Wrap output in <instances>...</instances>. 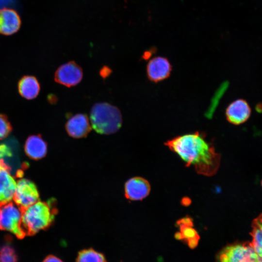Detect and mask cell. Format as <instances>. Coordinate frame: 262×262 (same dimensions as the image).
<instances>
[{
  "mask_svg": "<svg viewBox=\"0 0 262 262\" xmlns=\"http://www.w3.org/2000/svg\"><path fill=\"white\" fill-rule=\"evenodd\" d=\"M164 145L177 154L186 166H193L199 174L206 176L215 175L219 167L221 156L198 131L176 136Z\"/></svg>",
  "mask_w": 262,
  "mask_h": 262,
  "instance_id": "cell-1",
  "label": "cell"
},
{
  "mask_svg": "<svg viewBox=\"0 0 262 262\" xmlns=\"http://www.w3.org/2000/svg\"><path fill=\"white\" fill-rule=\"evenodd\" d=\"M90 119L93 129L101 134H113L120 129L122 124L119 109L107 102L95 103L90 110Z\"/></svg>",
  "mask_w": 262,
  "mask_h": 262,
  "instance_id": "cell-2",
  "label": "cell"
},
{
  "mask_svg": "<svg viewBox=\"0 0 262 262\" xmlns=\"http://www.w3.org/2000/svg\"><path fill=\"white\" fill-rule=\"evenodd\" d=\"M55 214V210L48 203L37 201L22 211V231L25 235H31L48 228L53 222Z\"/></svg>",
  "mask_w": 262,
  "mask_h": 262,
  "instance_id": "cell-3",
  "label": "cell"
},
{
  "mask_svg": "<svg viewBox=\"0 0 262 262\" xmlns=\"http://www.w3.org/2000/svg\"><path fill=\"white\" fill-rule=\"evenodd\" d=\"M22 211L16 203L11 202L0 205V229L7 230L19 238L25 235L21 229Z\"/></svg>",
  "mask_w": 262,
  "mask_h": 262,
  "instance_id": "cell-4",
  "label": "cell"
},
{
  "mask_svg": "<svg viewBox=\"0 0 262 262\" xmlns=\"http://www.w3.org/2000/svg\"><path fill=\"white\" fill-rule=\"evenodd\" d=\"M258 255L250 242L229 246L220 253V262H256Z\"/></svg>",
  "mask_w": 262,
  "mask_h": 262,
  "instance_id": "cell-5",
  "label": "cell"
},
{
  "mask_svg": "<svg viewBox=\"0 0 262 262\" xmlns=\"http://www.w3.org/2000/svg\"><path fill=\"white\" fill-rule=\"evenodd\" d=\"M39 194L35 184L26 179L16 182L13 200L22 209H25L39 201Z\"/></svg>",
  "mask_w": 262,
  "mask_h": 262,
  "instance_id": "cell-6",
  "label": "cell"
},
{
  "mask_svg": "<svg viewBox=\"0 0 262 262\" xmlns=\"http://www.w3.org/2000/svg\"><path fill=\"white\" fill-rule=\"evenodd\" d=\"M83 77L82 67L74 61H70L60 66L55 72L54 81L67 87L77 85Z\"/></svg>",
  "mask_w": 262,
  "mask_h": 262,
  "instance_id": "cell-7",
  "label": "cell"
},
{
  "mask_svg": "<svg viewBox=\"0 0 262 262\" xmlns=\"http://www.w3.org/2000/svg\"><path fill=\"white\" fill-rule=\"evenodd\" d=\"M172 70V66L167 58L156 56L148 62L146 67L147 76L150 81L157 83L168 78Z\"/></svg>",
  "mask_w": 262,
  "mask_h": 262,
  "instance_id": "cell-8",
  "label": "cell"
},
{
  "mask_svg": "<svg viewBox=\"0 0 262 262\" xmlns=\"http://www.w3.org/2000/svg\"><path fill=\"white\" fill-rule=\"evenodd\" d=\"M251 113L248 102L243 99H238L230 103L225 111L226 118L230 124L238 125L246 122Z\"/></svg>",
  "mask_w": 262,
  "mask_h": 262,
  "instance_id": "cell-9",
  "label": "cell"
},
{
  "mask_svg": "<svg viewBox=\"0 0 262 262\" xmlns=\"http://www.w3.org/2000/svg\"><path fill=\"white\" fill-rule=\"evenodd\" d=\"M68 135L74 138L85 137L91 131V126L87 115L79 113L69 117L65 124Z\"/></svg>",
  "mask_w": 262,
  "mask_h": 262,
  "instance_id": "cell-10",
  "label": "cell"
},
{
  "mask_svg": "<svg viewBox=\"0 0 262 262\" xmlns=\"http://www.w3.org/2000/svg\"><path fill=\"white\" fill-rule=\"evenodd\" d=\"M21 25L20 16L17 11L11 8L0 9V34L11 35L17 33Z\"/></svg>",
  "mask_w": 262,
  "mask_h": 262,
  "instance_id": "cell-11",
  "label": "cell"
},
{
  "mask_svg": "<svg viewBox=\"0 0 262 262\" xmlns=\"http://www.w3.org/2000/svg\"><path fill=\"white\" fill-rule=\"evenodd\" d=\"M150 185L148 181L140 177L128 180L125 184V196L131 200H141L149 194Z\"/></svg>",
  "mask_w": 262,
  "mask_h": 262,
  "instance_id": "cell-12",
  "label": "cell"
},
{
  "mask_svg": "<svg viewBox=\"0 0 262 262\" xmlns=\"http://www.w3.org/2000/svg\"><path fill=\"white\" fill-rule=\"evenodd\" d=\"M16 182L12 174L7 169L0 167V203L13 200Z\"/></svg>",
  "mask_w": 262,
  "mask_h": 262,
  "instance_id": "cell-13",
  "label": "cell"
},
{
  "mask_svg": "<svg viewBox=\"0 0 262 262\" xmlns=\"http://www.w3.org/2000/svg\"><path fill=\"white\" fill-rule=\"evenodd\" d=\"M24 149L26 154L30 158L38 160L46 155L47 144L39 134L33 135L27 139Z\"/></svg>",
  "mask_w": 262,
  "mask_h": 262,
  "instance_id": "cell-14",
  "label": "cell"
},
{
  "mask_svg": "<svg viewBox=\"0 0 262 262\" xmlns=\"http://www.w3.org/2000/svg\"><path fill=\"white\" fill-rule=\"evenodd\" d=\"M17 89L23 98L31 100L36 98L40 90V84L34 76L25 75L18 81Z\"/></svg>",
  "mask_w": 262,
  "mask_h": 262,
  "instance_id": "cell-15",
  "label": "cell"
},
{
  "mask_svg": "<svg viewBox=\"0 0 262 262\" xmlns=\"http://www.w3.org/2000/svg\"><path fill=\"white\" fill-rule=\"evenodd\" d=\"M251 228L250 244L257 254L262 257V213L253 220Z\"/></svg>",
  "mask_w": 262,
  "mask_h": 262,
  "instance_id": "cell-16",
  "label": "cell"
},
{
  "mask_svg": "<svg viewBox=\"0 0 262 262\" xmlns=\"http://www.w3.org/2000/svg\"><path fill=\"white\" fill-rule=\"evenodd\" d=\"M76 262H107L104 255L92 248L79 252Z\"/></svg>",
  "mask_w": 262,
  "mask_h": 262,
  "instance_id": "cell-17",
  "label": "cell"
},
{
  "mask_svg": "<svg viewBox=\"0 0 262 262\" xmlns=\"http://www.w3.org/2000/svg\"><path fill=\"white\" fill-rule=\"evenodd\" d=\"M13 156L10 148L6 144H0V167L8 170L11 173V167L10 161Z\"/></svg>",
  "mask_w": 262,
  "mask_h": 262,
  "instance_id": "cell-18",
  "label": "cell"
},
{
  "mask_svg": "<svg viewBox=\"0 0 262 262\" xmlns=\"http://www.w3.org/2000/svg\"><path fill=\"white\" fill-rule=\"evenodd\" d=\"M17 255L15 249L6 245L0 247V262H17Z\"/></svg>",
  "mask_w": 262,
  "mask_h": 262,
  "instance_id": "cell-19",
  "label": "cell"
},
{
  "mask_svg": "<svg viewBox=\"0 0 262 262\" xmlns=\"http://www.w3.org/2000/svg\"><path fill=\"white\" fill-rule=\"evenodd\" d=\"M12 129L7 116L0 114V140L6 138L12 131Z\"/></svg>",
  "mask_w": 262,
  "mask_h": 262,
  "instance_id": "cell-20",
  "label": "cell"
},
{
  "mask_svg": "<svg viewBox=\"0 0 262 262\" xmlns=\"http://www.w3.org/2000/svg\"><path fill=\"white\" fill-rule=\"evenodd\" d=\"M111 72L112 70L109 67L104 66L100 69L99 74L103 78H106L110 75Z\"/></svg>",
  "mask_w": 262,
  "mask_h": 262,
  "instance_id": "cell-21",
  "label": "cell"
},
{
  "mask_svg": "<svg viewBox=\"0 0 262 262\" xmlns=\"http://www.w3.org/2000/svg\"><path fill=\"white\" fill-rule=\"evenodd\" d=\"M43 262H63L60 259L54 255L47 256Z\"/></svg>",
  "mask_w": 262,
  "mask_h": 262,
  "instance_id": "cell-22",
  "label": "cell"
},
{
  "mask_svg": "<svg viewBox=\"0 0 262 262\" xmlns=\"http://www.w3.org/2000/svg\"><path fill=\"white\" fill-rule=\"evenodd\" d=\"M256 262H262V257L258 256V259Z\"/></svg>",
  "mask_w": 262,
  "mask_h": 262,
  "instance_id": "cell-23",
  "label": "cell"
},
{
  "mask_svg": "<svg viewBox=\"0 0 262 262\" xmlns=\"http://www.w3.org/2000/svg\"><path fill=\"white\" fill-rule=\"evenodd\" d=\"M261 184H262V181H261Z\"/></svg>",
  "mask_w": 262,
  "mask_h": 262,
  "instance_id": "cell-24",
  "label": "cell"
}]
</instances>
